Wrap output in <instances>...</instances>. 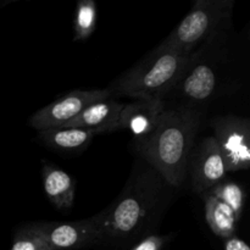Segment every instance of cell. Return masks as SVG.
Wrapping results in <instances>:
<instances>
[{
  "mask_svg": "<svg viewBox=\"0 0 250 250\" xmlns=\"http://www.w3.org/2000/svg\"><path fill=\"white\" fill-rule=\"evenodd\" d=\"M176 190L155 168L137 159L121 193L97 214L103 244L122 249L155 234Z\"/></svg>",
  "mask_w": 250,
  "mask_h": 250,
  "instance_id": "1",
  "label": "cell"
},
{
  "mask_svg": "<svg viewBox=\"0 0 250 250\" xmlns=\"http://www.w3.org/2000/svg\"><path fill=\"white\" fill-rule=\"evenodd\" d=\"M233 39L231 29L193 51L178 82L163 99L164 105L203 112L214 100L231 92L238 68Z\"/></svg>",
  "mask_w": 250,
  "mask_h": 250,
  "instance_id": "2",
  "label": "cell"
},
{
  "mask_svg": "<svg viewBox=\"0 0 250 250\" xmlns=\"http://www.w3.org/2000/svg\"><path fill=\"white\" fill-rule=\"evenodd\" d=\"M203 116V112L188 107L165 106L154 133L133 142L139 158L177 189L188 177V163Z\"/></svg>",
  "mask_w": 250,
  "mask_h": 250,
  "instance_id": "3",
  "label": "cell"
},
{
  "mask_svg": "<svg viewBox=\"0 0 250 250\" xmlns=\"http://www.w3.org/2000/svg\"><path fill=\"white\" fill-rule=\"evenodd\" d=\"M190 54L160 44L133 67L122 73L107 89L133 100H161L182 76Z\"/></svg>",
  "mask_w": 250,
  "mask_h": 250,
  "instance_id": "4",
  "label": "cell"
},
{
  "mask_svg": "<svg viewBox=\"0 0 250 250\" xmlns=\"http://www.w3.org/2000/svg\"><path fill=\"white\" fill-rule=\"evenodd\" d=\"M233 0H197L190 11L160 44L192 54L233 29Z\"/></svg>",
  "mask_w": 250,
  "mask_h": 250,
  "instance_id": "5",
  "label": "cell"
},
{
  "mask_svg": "<svg viewBox=\"0 0 250 250\" xmlns=\"http://www.w3.org/2000/svg\"><path fill=\"white\" fill-rule=\"evenodd\" d=\"M229 172L248 170L250 165V120L234 114L216 116L210 122Z\"/></svg>",
  "mask_w": 250,
  "mask_h": 250,
  "instance_id": "6",
  "label": "cell"
},
{
  "mask_svg": "<svg viewBox=\"0 0 250 250\" xmlns=\"http://www.w3.org/2000/svg\"><path fill=\"white\" fill-rule=\"evenodd\" d=\"M109 89H77L59 98L51 104L42 107L29 119V124L38 132L54 127L65 126L78 116L89 105L100 100L109 99Z\"/></svg>",
  "mask_w": 250,
  "mask_h": 250,
  "instance_id": "7",
  "label": "cell"
},
{
  "mask_svg": "<svg viewBox=\"0 0 250 250\" xmlns=\"http://www.w3.org/2000/svg\"><path fill=\"white\" fill-rule=\"evenodd\" d=\"M229 173L219 146L212 136H208L194 146L188 163L190 185L197 194L202 195L226 180Z\"/></svg>",
  "mask_w": 250,
  "mask_h": 250,
  "instance_id": "8",
  "label": "cell"
},
{
  "mask_svg": "<svg viewBox=\"0 0 250 250\" xmlns=\"http://www.w3.org/2000/svg\"><path fill=\"white\" fill-rule=\"evenodd\" d=\"M42 232L53 250L88 248L103 244L98 215L72 222H39Z\"/></svg>",
  "mask_w": 250,
  "mask_h": 250,
  "instance_id": "9",
  "label": "cell"
},
{
  "mask_svg": "<svg viewBox=\"0 0 250 250\" xmlns=\"http://www.w3.org/2000/svg\"><path fill=\"white\" fill-rule=\"evenodd\" d=\"M165 105L161 100H133L124 104L119 117V129L128 131L133 142L148 138L158 127Z\"/></svg>",
  "mask_w": 250,
  "mask_h": 250,
  "instance_id": "10",
  "label": "cell"
},
{
  "mask_svg": "<svg viewBox=\"0 0 250 250\" xmlns=\"http://www.w3.org/2000/svg\"><path fill=\"white\" fill-rule=\"evenodd\" d=\"M122 106L124 104L115 100L114 98L100 100L89 105L76 119L66 124L65 126L87 129L93 132L95 136L119 131V117Z\"/></svg>",
  "mask_w": 250,
  "mask_h": 250,
  "instance_id": "11",
  "label": "cell"
},
{
  "mask_svg": "<svg viewBox=\"0 0 250 250\" xmlns=\"http://www.w3.org/2000/svg\"><path fill=\"white\" fill-rule=\"evenodd\" d=\"M42 180L45 195L56 209L67 210L73 207L76 181L72 176L56 165L44 164L42 168Z\"/></svg>",
  "mask_w": 250,
  "mask_h": 250,
  "instance_id": "12",
  "label": "cell"
},
{
  "mask_svg": "<svg viewBox=\"0 0 250 250\" xmlns=\"http://www.w3.org/2000/svg\"><path fill=\"white\" fill-rule=\"evenodd\" d=\"M200 197L204 200L205 220L212 233L225 239L236 236L238 220L234 212L225 203L209 193H203Z\"/></svg>",
  "mask_w": 250,
  "mask_h": 250,
  "instance_id": "13",
  "label": "cell"
},
{
  "mask_svg": "<svg viewBox=\"0 0 250 250\" xmlns=\"http://www.w3.org/2000/svg\"><path fill=\"white\" fill-rule=\"evenodd\" d=\"M95 134L78 127H54L39 132V138L49 148L59 150H77L89 146Z\"/></svg>",
  "mask_w": 250,
  "mask_h": 250,
  "instance_id": "14",
  "label": "cell"
},
{
  "mask_svg": "<svg viewBox=\"0 0 250 250\" xmlns=\"http://www.w3.org/2000/svg\"><path fill=\"white\" fill-rule=\"evenodd\" d=\"M205 193H209L225 203L234 212L237 220L241 221L246 205V192L241 185L233 181L224 180Z\"/></svg>",
  "mask_w": 250,
  "mask_h": 250,
  "instance_id": "15",
  "label": "cell"
},
{
  "mask_svg": "<svg viewBox=\"0 0 250 250\" xmlns=\"http://www.w3.org/2000/svg\"><path fill=\"white\" fill-rule=\"evenodd\" d=\"M97 27V4L94 0H81L76 6L73 20L75 41H87Z\"/></svg>",
  "mask_w": 250,
  "mask_h": 250,
  "instance_id": "16",
  "label": "cell"
},
{
  "mask_svg": "<svg viewBox=\"0 0 250 250\" xmlns=\"http://www.w3.org/2000/svg\"><path fill=\"white\" fill-rule=\"evenodd\" d=\"M10 250H53L42 232L39 222L20 226L15 231Z\"/></svg>",
  "mask_w": 250,
  "mask_h": 250,
  "instance_id": "17",
  "label": "cell"
},
{
  "mask_svg": "<svg viewBox=\"0 0 250 250\" xmlns=\"http://www.w3.org/2000/svg\"><path fill=\"white\" fill-rule=\"evenodd\" d=\"M173 238H175V233L151 234L134 244L129 250H164Z\"/></svg>",
  "mask_w": 250,
  "mask_h": 250,
  "instance_id": "18",
  "label": "cell"
},
{
  "mask_svg": "<svg viewBox=\"0 0 250 250\" xmlns=\"http://www.w3.org/2000/svg\"><path fill=\"white\" fill-rule=\"evenodd\" d=\"M225 250H250L249 246L237 236L225 239Z\"/></svg>",
  "mask_w": 250,
  "mask_h": 250,
  "instance_id": "19",
  "label": "cell"
}]
</instances>
